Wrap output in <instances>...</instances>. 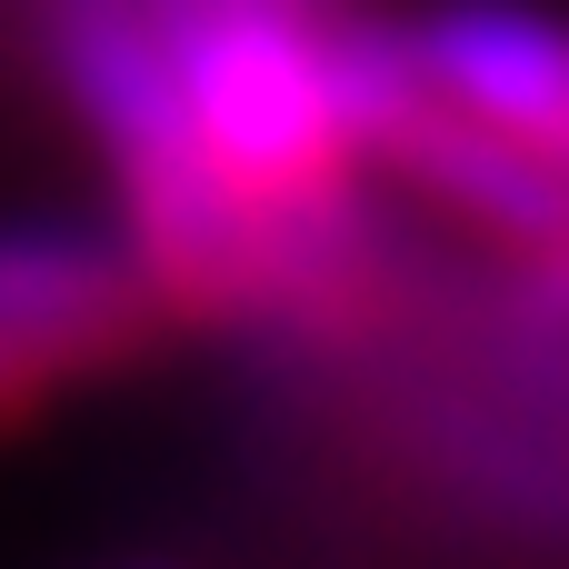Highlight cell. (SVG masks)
<instances>
[{
	"mask_svg": "<svg viewBox=\"0 0 569 569\" xmlns=\"http://www.w3.org/2000/svg\"><path fill=\"white\" fill-rule=\"evenodd\" d=\"M160 330V280L130 240L0 220V410H40L120 370Z\"/></svg>",
	"mask_w": 569,
	"mask_h": 569,
	"instance_id": "1",
	"label": "cell"
},
{
	"mask_svg": "<svg viewBox=\"0 0 569 569\" xmlns=\"http://www.w3.org/2000/svg\"><path fill=\"white\" fill-rule=\"evenodd\" d=\"M400 50L460 130H480V140H500V150L569 180V30L560 20L510 10V0H460L420 30H400Z\"/></svg>",
	"mask_w": 569,
	"mask_h": 569,
	"instance_id": "2",
	"label": "cell"
},
{
	"mask_svg": "<svg viewBox=\"0 0 569 569\" xmlns=\"http://www.w3.org/2000/svg\"><path fill=\"white\" fill-rule=\"evenodd\" d=\"M540 290H550V310H560V330H569V230L540 250Z\"/></svg>",
	"mask_w": 569,
	"mask_h": 569,
	"instance_id": "3",
	"label": "cell"
}]
</instances>
